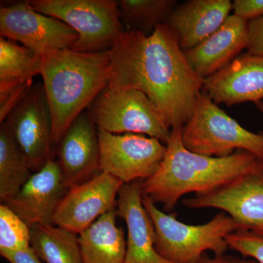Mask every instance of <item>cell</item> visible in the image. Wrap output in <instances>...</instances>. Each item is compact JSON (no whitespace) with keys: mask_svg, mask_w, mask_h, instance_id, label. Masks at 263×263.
Instances as JSON below:
<instances>
[{"mask_svg":"<svg viewBox=\"0 0 263 263\" xmlns=\"http://www.w3.org/2000/svg\"><path fill=\"white\" fill-rule=\"evenodd\" d=\"M109 57L108 86L144 93L171 129L188 122L203 79L192 68L169 24H159L149 35L123 31Z\"/></svg>","mask_w":263,"mask_h":263,"instance_id":"obj_1","label":"cell"},{"mask_svg":"<svg viewBox=\"0 0 263 263\" xmlns=\"http://www.w3.org/2000/svg\"><path fill=\"white\" fill-rule=\"evenodd\" d=\"M167 150L160 167L143 181V195L171 212L180 199L189 193H209L240 176L252 172L262 159L236 151L226 157H213L190 152L183 145L182 128L171 129Z\"/></svg>","mask_w":263,"mask_h":263,"instance_id":"obj_2","label":"cell"},{"mask_svg":"<svg viewBox=\"0 0 263 263\" xmlns=\"http://www.w3.org/2000/svg\"><path fill=\"white\" fill-rule=\"evenodd\" d=\"M109 67V51L84 53L65 49L43 55L41 75L51 110L55 145L106 87Z\"/></svg>","mask_w":263,"mask_h":263,"instance_id":"obj_3","label":"cell"},{"mask_svg":"<svg viewBox=\"0 0 263 263\" xmlns=\"http://www.w3.org/2000/svg\"><path fill=\"white\" fill-rule=\"evenodd\" d=\"M143 206L155 230V247L166 260L173 263H198L208 251L214 255L226 254V238L240 227L226 213L221 212L205 224L193 226L158 209L150 197L143 195Z\"/></svg>","mask_w":263,"mask_h":263,"instance_id":"obj_4","label":"cell"},{"mask_svg":"<svg viewBox=\"0 0 263 263\" xmlns=\"http://www.w3.org/2000/svg\"><path fill=\"white\" fill-rule=\"evenodd\" d=\"M182 141L198 155L226 157L241 150L263 160V133L247 130L202 91L182 127Z\"/></svg>","mask_w":263,"mask_h":263,"instance_id":"obj_5","label":"cell"},{"mask_svg":"<svg viewBox=\"0 0 263 263\" xmlns=\"http://www.w3.org/2000/svg\"><path fill=\"white\" fill-rule=\"evenodd\" d=\"M34 10L65 22L79 34L70 49L108 51L123 32L119 2L115 0H29Z\"/></svg>","mask_w":263,"mask_h":263,"instance_id":"obj_6","label":"cell"},{"mask_svg":"<svg viewBox=\"0 0 263 263\" xmlns=\"http://www.w3.org/2000/svg\"><path fill=\"white\" fill-rule=\"evenodd\" d=\"M87 110L97 128L112 134L145 135L165 145L171 137V129L148 97L140 90L107 85Z\"/></svg>","mask_w":263,"mask_h":263,"instance_id":"obj_7","label":"cell"},{"mask_svg":"<svg viewBox=\"0 0 263 263\" xmlns=\"http://www.w3.org/2000/svg\"><path fill=\"white\" fill-rule=\"evenodd\" d=\"M3 123L31 171L37 172L53 160V121L43 84L33 85Z\"/></svg>","mask_w":263,"mask_h":263,"instance_id":"obj_8","label":"cell"},{"mask_svg":"<svg viewBox=\"0 0 263 263\" xmlns=\"http://www.w3.org/2000/svg\"><path fill=\"white\" fill-rule=\"evenodd\" d=\"M100 172L124 183L149 179L160 167L167 146L157 138L136 133L112 134L98 129Z\"/></svg>","mask_w":263,"mask_h":263,"instance_id":"obj_9","label":"cell"},{"mask_svg":"<svg viewBox=\"0 0 263 263\" xmlns=\"http://www.w3.org/2000/svg\"><path fill=\"white\" fill-rule=\"evenodd\" d=\"M0 34L41 57L48 52L70 49L79 37L75 29L34 10L28 1L2 7Z\"/></svg>","mask_w":263,"mask_h":263,"instance_id":"obj_10","label":"cell"},{"mask_svg":"<svg viewBox=\"0 0 263 263\" xmlns=\"http://www.w3.org/2000/svg\"><path fill=\"white\" fill-rule=\"evenodd\" d=\"M189 209H216L231 216L240 227L263 239V162L252 172L220 187L184 199Z\"/></svg>","mask_w":263,"mask_h":263,"instance_id":"obj_11","label":"cell"},{"mask_svg":"<svg viewBox=\"0 0 263 263\" xmlns=\"http://www.w3.org/2000/svg\"><path fill=\"white\" fill-rule=\"evenodd\" d=\"M123 184L111 175L100 172L89 181L70 188L57 209L53 224L81 234L100 216L117 209Z\"/></svg>","mask_w":263,"mask_h":263,"instance_id":"obj_12","label":"cell"},{"mask_svg":"<svg viewBox=\"0 0 263 263\" xmlns=\"http://www.w3.org/2000/svg\"><path fill=\"white\" fill-rule=\"evenodd\" d=\"M60 164L51 160L32 174L18 193L5 205L29 227L53 224L62 199L68 193Z\"/></svg>","mask_w":263,"mask_h":263,"instance_id":"obj_13","label":"cell"},{"mask_svg":"<svg viewBox=\"0 0 263 263\" xmlns=\"http://www.w3.org/2000/svg\"><path fill=\"white\" fill-rule=\"evenodd\" d=\"M57 145V162L69 189L100 172L98 128L87 109L76 118Z\"/></svg>","mask_w":263,"mask_h":263,"instance_id":"obj_14","label":"cell"},{"mask_svg":"<svg viewBox=\"0 0 263 263\" xmlns=\"http://www.w3.org/2000/svg\"><path fill=\"white\" fill-rule=\"evenodd\" d=\"M204 92L228 106L263 100V55H239L222 70L203 80Z\"/></svg>","mask_w":263,"mask_h":263,"instance_id":"obj_15","label":"cell"},{"mask_svg":"<svg viewBox=\"0 0 263 263\" xmlns=\"http://www.w3.org/2000/svg\"><path fill=\"white\" fill-rule=\"evenodd\" d=\"M143 181L124 183L117 199V215L127 228L124 263H173L161 257L155 247L153 222L143 204Z\"/></svg>","mask_w":263,"mask_h":263,"instance_id":"obj_16","label":"cell"},{"mask_svg":"<svg viewBox=\"0 0 263 263\" xmlns=\"http://www.w3.org/2000/svg\"><path fill=\"white\" fill-rule=\"evenodd\" d=\"M248 41V21L230 15L220 28L185 54L195 73L204 80L239 56Z\"/></svg>","mask_w":263,"mask_h":263,"instance_id":"obj_17","label":"cell"},{"mask_svg":"<svg viewBox=\"0 0 263 263\" xmlns=\"http://www.w3.org/2000/svg\"><path fill=\"white\" fill-rule=\"evenodd\" d=\"M232 10L230 0H190L177 5L167 24L174 30L180 47L187 51L220 28Z\"/></svg>","mask_w":263,"mask_h":263,"instance_id":"obj_18","label":"cell"},{"mask_svg":"<svg viewBox=\"0 0 263 263\" xmlns=\"http://www.w3.org/2000/svg\"><path fill=\"white\" fill-rule=\"evenodd\" d=\"M117 209L103 214L79 235L84 263H124L127 239L117 224Z\"/></svg>","mask_w":263,"mask_h":263,"instance_id":"obj_19","label":"cell"},{"mask_svg":"<svg viewBox=\"0 0 263 263\" xmlns=\"http://www.w3.org/2000/svg\"><path fill=\"white\" fill-rule=\"evenodd\" d=\"M31 247L45 263H84L79 235L53 224L30 228Z\"/></svg>","mask_w":263,"mask_h":263,"instance_id":"obj_20","label":"cell"},{"mask_svg":"<svg viewBox=\"0 0 263 263\" xmlns=\"http://www.w3.org/2000/svg\"><path fill=\"white\" fill-rule=\"evenodd\" d=\"M42 57L23 45L0 37V88L33 82L41 75Z\"/></svg>","mask_w":263,"mask_h":263,"instance_id":"obj_21","label":"cell"},{"mask_svg":"<svg viewBox=\"0 0 263 263\" xmlns=\"http://www.w3.org/2000/svg\"><path fill=\"white\" fill-rule=\"evenodd\" d=\"M31 174L27 161L4 123L0 127V200L5 203L15 197Z\"/></svg>","mask_w":263,"mask_h":263,"instance_id":"obj_22","label":"cell"},{"mask_svg":"<svg viewBox=\"0 0 263 263\" xmlns=\"http://www.w3.org/2000/svg\"><path fill=\"white\" fill-rule=\"evenodd\" d=\"M177 7L175 0H121L119 12L127 30L149 35L159 24L167 23Z\"/></svg>","mask_w":263,"mask_h":263,"instance_id":"obj_23","label":"cell"},{"mask_svg":"<svg viewBox=\"0 0 263 263\" xmlns=\"http://www.w3.org/2000/svg\"><path fill=\"white\" fill-rule=\"evenodd\" d=\"M31 247L30 228L5 204L0 205V252Z\"/></svg>","mask_w":263,"mask_h":263,"instance_id":"obj_24","label":"cell"},{"mask_svg":"<svg viewBox=\"0 0 263 263\" xmlns=\"http://www.w3.org/2000/svg\"><path fill=\"white\" fill-rule=\"evenodd\" d=\"M228 247L245 257H250L258 263H263V239L247 231L239 230L226 238Z\"/></svg>","mask_w":263,"mask_h":263,"instance_id":"obj_25","label":"cell"},{"mask_svg":"<svg viewBox=\"0 0 263 263\" xmlns=\"http://www.w3.org/2000/svg\"><path fill=\"white\" fill-rule=\"evenodd\" d=\"M233 14L245 20L252 21L263 17V0H235Z\"/></svg>","mask_w":263,"mask_h":263,"instance_id":"obj_26","label":"cell"},{"mask_svg":"<svg viewBox=\"0 0 263 263\" xmlns=\"http://www.w3.org/2000/svg\"><path fill=\"white\" fill-rule=\"evenodd\" d=\"M248 53L263 55V17L249 22Z\"/></svg>","mask_w":263,"mask_h":263,"instance_id":"obj_27","label":"cell"},{"mask_svg":"<svg viewBox=\"0 0 263 263\" xmlns=\"http://www.w3.org/2000/svg\"><path fill=\"white\" fill-rule=\"evenodd\" d=\"M0 254L9 263H43L32 247L25 250L0 252Z\"/></svg>","mask_w":263,"mask_h":263,"instance_id":"obj_28","label":"cell"},{"mask_svg":"<svg viewBox=\"0 0 263 263\" xmlns=\"http://www.w3.org/2000/svg\"><path fill=\"white\" fill-rule=\"evenodd\" d=\"M198 263H258L253 259H246L239 257H233V256L226 255V254L221 255H214V257H209L206 254L202 256L201 259Z\"/></svg>","mask_w":263,"mask_h":263,"instance_id":"obj_29","label":"cell"},{"mask_svg":"<svg viewBox=\"0 0 263 263\" xmlns=\"http://www.w3.org/2000/svg\"><path fill=\"white\" fill-rule=\"evenodd\" d=\"M254 104H255L256 107H257V108L258 109L259 111L263 114V100L262 101L258 102V103Z\"/></svg>","mask_w":263,"mask_h":263,"instance_id":"obj_30","label":"cell"}]
</instances>
